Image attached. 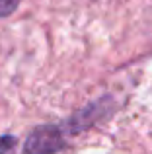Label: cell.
Here are the masks:
<instances>
[{
  "label": "cell",
  "mask_w": 152,
  "mask_h": 154,
  "mask_svg": "<svg viewBox=\"0 0 152 154\" xmlns=\"http://www.w3.org/2000/svg\"><path fill=\"white\" fill-rule=\"evenodd\" d=\"M61 146V140L55 135L53 129L41 127L27 139L26 143V152L27 154H51Z\"/></svg>",
  "instance_id": "obj_1"
},
{
  "label": "cell",
  "mask_w": 152,
  "mask_h": 154,
  "mask_svg": "<svg viewBox=\"0 0 152 154\" xmlns=\"http://www.w3.org/2000/svg\"><path fill=\"white\" fill-rule=\"evenodd\" d=\"M16 146V139H12V137H2L0 139V154H12Z\"/></svg>",
  "instance_id": "obj_3"
},
{
  "label": "cell",
  "mask_w": 152,
  "mask_h": 154,
  "mask_svg": "<svg viewBox=\"0 0 152 154\" xmlns=\"http://www.w3.org/2000/svg\"><path fill=\"white\" fill-rule=\"evenodd\" d=\"M20 2H22V0H0V18L10 16L12 12L20 6Z\"/></svg>",
  "instance_id": "obj_2"
}]
</instances>
